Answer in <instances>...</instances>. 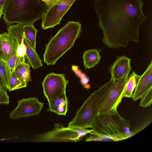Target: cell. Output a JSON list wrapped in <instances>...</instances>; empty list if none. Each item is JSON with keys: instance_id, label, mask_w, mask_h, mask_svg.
<instances>
[{"instance_id": "6da1fadb", "label": "cell", "mask_w": 152, "mask_h": 152, "mask_svg": "<svg viewBox=\"0 0 152 152\" xmlns=\"http://www.w3.org/2000/svg\"><path fill=\"white\" fill-rule=\"evenodd\" d=\"M141 0H96L95 11L102 29L103 42L109 48H125L139 42V29L146 18Z\"/></svg>"}, {"instance_id": "7a4b0ae2", "label": "cell", "mask_w": 152, "mask_h": 152, "mask_svg": "<svg viewBox=\"0 0 152 152\" xmlns=\"http://www.w3.org/2000/svg\"><path fill=\"white\" fill-rule=\"evenodd\" d=\"M130 123L117 111L99 115L93 124V131L85 141H117L128 138L133 135Z\"/></svg>"}, {"instance_id": "3957f363", "label": "cell", "mask_w": 152, "mask_h": 152, "mask_svg": "<svg viewBox=\"0 0 152 152\" xmlns=\"http://www.w3.org/2000/svg\"><path fill=\"white\" fill-rule=\"evenodd\" d=\"M47 9L42 0H6L3 18L7 26L15 23L34 25L42 18Z\"/></svg>"}, {"instance_id": "277c9868", "label": "cell", "mask_w": 152, "mask_h": 152, "mask_svg": "<svg viewBox=\"0 0 152 152\" xmlns=\"http://www.w3.org/2000/svg\"><path fill=\"white\" fill-rule=\"evenodd\" d=\"M81 31V25L79 22L68 21L46 45L43 54L44 62L48 65H54L73 46Z\"/></svg>"}, {"instance_id": "5b68a950", "label": "cell", "mask_w": 152, "mask_h": 152, "mask_svg": "<svg viewBox=\"0 0 152 152\" xmlns=\"http://www.w3.org/2000/svg\"><path fill=\"white\" fill-rule=\"evenodd\" d=\"M68 83L64 74L53 72L46 75L42 83L44 96L47 99V111L59 115H65L68 110V101L66 96Z\"/></svg>"}, {"instance_id": "8992f818", "label": "cell", "mask_w": 152, "mask_h": 152, "mask_svg": "<svg viewBox=\"0 0 152 152\" xmlns=\"http://www.w3.org/2000/svg\"><path fill=\"white\" fill-rule=\"evenodd\" d=\"M112 79L95 90L78 109L75 117L68 124V127L79 128H92L97 117L99 106L110 86Z\"/></svg>"}, {"instance_id": "52a82bcc", "label": "cell", "mask_w": 152, "mask_h": 152, "mask_svg": "<svg viewBox=\"0 0 152 152\" xmlns=\"http://www.w3.org/2000/svg\"><path fill=\"white\" fill-rule=\"evenodd\" d=\"M51 131L39 135L35 140L37 142H76L88 134H91L93 129L65 127L59 124H54Z\"/></svg>"}, {"instance_id": "ba28073f", "label": "cell", "mask_w": 152, "mask_h": 152, "mask_svg": "<svg viewBox=\"0 0 152 152\" xmlns=\"http://www.w3.org/2000/svg\"><path fill=\"white\" fill-rule=\"evenodd\" d=\"M128 77L119 79H112L111 85L99 106L98 114L115 112L121 101Z\"/></svg>"}, {"instance_id": "9c48e42d", "label": "cell", "mask_w": 152, "mask_h": 152, "mask_svg": "<svg viewBox=\"0 0 152 152\" xmlns=\"http://www.w3.org/2000/svg\"><path fill=\"white\" fill-rule=\"evenodd\" d=\"M76 0H58L48 9L42 18V28L45 30L60 24L66 12Z\"/></svg>"}, {"instance_id": "30bf717a", "label": "cell", "mask_w": 152, "mask_h": 152, "mask_svg": "<svg viewBox=\"0 0 152 152\" xmlns=\"http://www.w3.org/2000/svg\"><path fill=\"white\" fill-rule=\"evenodd\" d=\"M18 102L17 106L10 113L11 119L38 115L44 105V103L40 102L36 97L23 98Z\"/></svg>"}, {"instance_id": "8fae6325", "label": "cell", "mask_w": 152, "mask_h": 152, "mask_svg": "<svg viewBox=\"0 0 152 152\" xmlns=\"http://www.w3.org/2000/svg\"><path fill=\"white\" fill-rule=\"evenodd\" d=\"M130 61V59L125 56L117 58L110 68L111 78L116 80L128 77L131 70Z\"/></svg>"}, {"instance_id": "7c38bea8", "label": "cell", "mask_w": 152, "mask_h": 152, "mask_svg": "<svg viewBox=\"0 0 152 152\" xmlns=\"http://www.w3.org/2000/svg\"><path fill=\"white\" fill-rule=\"evenodd\" d=\"M152 87V61L144 73L140 76L132 97L134 101L140 99L145 93Z\"/></svg>"}, {"instance_id": "4fadbf2b", "label": "cell", "mask_w": 152, "mask_h": 152, "mask_svg": "<svg viewBox=\"0 0 152 152\" xmlns=\"http://www.w3.org/2000/svg\"><path fill=\"white\" fill-rule=\"evenodd\" d=\"M0 35L2 41L3 60L6 62L10 57L16 54L19 44L14 38L7 32L0 34Z\"/></svg>"}, {"instance_id": "5bb4252c", "label": "cell", "mask_w": 152, "mask_h": 152, "mask_svg": "<svg viewBox=\"0 0 152 152\" xmlns=\"http://www.w3.org/2000/svg\"><path fill=\"white\" fill-rule=\"evenodd\" d=\"M23 42L26 47L25 62L34 69H36L42 66L41 59L36 50H34L29 41L25 37L23 38Z\"/></svg>"}, {"instance_id": "9a60e30c", "label": "cell", "mask_w": 152, "mask_h": 152, "mask_svg": "<svg viewBox=\"0 0 152 152\" xmlns=\"http://www.w3.org/2000/svg\"><path fill=\"white\" fill-rule=\"evenodd\" d=\"M83 58L85 69L91 68L99 62L101 59L99 51L96 49L86 50L83 53Z\"/></svg>"}, {"instance_id": "2e32d148", "label": "cell", "mask_w": 152, "mask_h": 152, "mask_svg": "<svg viewBox=\"0 0 152 152\" xmlns=\"http://www.w3.org/2000/svg\"><path fill=\"white\" fill-rule=\"evenodd\" d=\"M140 77V75L133 71L128 77L123 94V97H132L133 91L136 86Z\"/></svg>"}, {"instance_id": "e0dca14e", "label": "cell", "mask_w": 152, "mask_h": 152, "mask_svg": "<svg viewBox=\"0 0 152 152\" xmlns=\"http://www.w3.org/2000/svg\"><path fill=\"white\" fill-rule=\"evenodd\" d=\"M30 67L28 64L22 62L20 63L15 69L18 77L21 80L27 83L31 80Z\"/></svg>"}, {"instance_id": "ac0fdd59", "label": "cell", "mask_w": 152, "mask_h": 152, "mask_svg": "<svg viewBox=\"0 0 152 152\" xmlns=\"http://www.w3.org/2000/svg\"><path fill=\"white\" fill-rule=\"evenodd\" d=\"M11 71L7 62L0 59V80L3 88L8 90Z\"/></svg>"}, {"instance_id": "d6986e66", "label": "cell", "mask_w": 152, "mask_h": 152, "mask_svg": "<svg viewBox=\"0 0 152 152\" xmlns=\"http://www.w3.org/2000/svg\"><path fill=\"white\" fill-rule=\"evenodd\" d=\"M23 29L25 37L29 41L32 48L36 50V39L38 31L34 25H23Z\"/></svg>"}, {"instance_id": "ffe728a7", "label": "cell", "mask_w": 152, "mask_h": 152, "mask_svg": "<svg viewBox=\"0 0 152 152\" xmlns=\"http://www.w3.org/2000/svg\"><path fill=\"white\" fill-rule=\"evenodd\" d=\"M27 86V83L23 81L17 76L15 70L11 71L8 90L10 91L26 88Z\"/></svg>"}, {"instance_id": "44dd1931", "label": "cell", "mask_w": 152, "mask_h": 152, "mask_svg": "<svg viewBox=\"0 0 152 152\" xmlns=\"http://www.w3.org/2000/svg\"><path fill=\"white\" fill-rule=\"evenodd\" d=\"M139 106L143 107L150 106L152 102V87L149 88L140 98Z\"/></svg>"}, {"instance_id": "7402d4cb", "label": "cell", "mask_w": 152, "mask_h": 152, "mask_svg": "<svg viewBox=\"0 0 152 152\" xmlns=\"http://www.w3.org/2000/svg\"><path fill=\"white\" fill-rule=\"evenodd\" d=\"M72 69L75 74L80 78V83L84 87L89 82V78L79 69V67L78 66L75 65H72Z\"/></svg>"}, {"instance_id": "603a6c76", "label": "cell", "mask_w": 152, "mask_h": 152, "mask_svg": "<svg viewBox=\"0 0 152 152\" xmlns=\"http://www.w3.org/2000/svg\"><path fill=\"white\" fill-rule=\"evenodd\" d=\"M23 38L17 48L16 55L22 60L23 62H25L26 47L23 42Z\"/></svg>"}, {"instance_id": "cb8c5ba5", "label": "cell", "mask_w": 152, "mask_h": 152, "mask_svg": "<svg viewBox=\"0 0 152 152\" xmlns=\"http://www.w3.org/2000/svg\"><path fill=\"white\" fill-rule=\"evenodd\" d=\"M22 62L16 54L10 57L6 62L10 71L12 72L15 70V67L20 63Z\"/></svg>"}, {"instance_id": "d4e9b609", "label": "cell", "mask_w": 152, "mask_h": 152, "mask_svg": "<svg viewBox=\"0 0 152 152\" xmlns=\"http://www.w3.org/2000/svg\"><path fill=\"white\" fill-rule=\"evenodd\" d=\"M9 103V97L6 90L3 88H0V104H7Z\"/></svg>"}, {"instance_id": "484cf974", "label": "cell", "mask_w": 152, "mask_h": 152, "mask_svg": "<svg viewBox=\"0 0 152 152\" xmlns=\"http://www.w3.org/2000/svg\"><path fill=\"white\" fill-rule=\"evenodd\" d=\"M47 5L48 9L49 8L55 4L58 0H42Z\"/></svg>"}, {"instance_id": "4316f807", "label": "cell", "mask_w": 152, "mask_h": 152, "mask_svg": "<svg viewBox=\"0 0 152 152\" xmlns=\"http://www.w3.org/2000/svg\"><path fill=\"white\" fill-rule=\"evenodd\" d=\"M3 53L2 48V39L0 35V59L3 60Z\"/></svg>"}, {"instance_id": "83f0119b", "label": "cell", "mask_w": 152, "mask_h": 152, "mask_svg": "<svg viewBox=\"0 0 152 152\" xmlns=\"http://www.w3.org/2000/svg\"><path fill=\"white\" fill-rule=\"evenodd\" d=\"M6 0H0V9L3 8Z\"/></svg>"}, {"instance_id": "f1b7e54d", "label": "cell", "mask_w": 152, "mask_h": 152, "mask_svg": "<svg viewBox=\"0 0 152 152\" xmlns=\"http://www.w3.org/2000/svg\"><path fill=\"white\" fill-rule=\"evenodd\" d=\"M3 8L0 9V18H1L2 15H3Z\"/></svg>"}, {"instance_id": "f546056e", "label": "cell", "mask_w": 152, "mask_h": 152, "mask_svg": "<svg viewBox=\"0 0 152 152\" xmlns=\"http://www.w3.org/2000/svg\"><path fill=\"white\" fill-rule=\"evenodd\" d=\"M84 88L86 89H89L91 88L89 84H87Z\"/></svg>"}, {"instance_id": "4dcf8cb0", "label": "cell", "mask_w": 152, "mask_h": 152, "mask_svg": "<svg viewBox=\"0 0 152 152\" xmlns=\"http://www.w3.org/2000/svg\"><path fill=\"white\" fill-rule=\"evenodd\" d=\"M11 138H8V139H0V141H3V140H8V139H10Z\"/></svg>"}, {"instance_id": "1f68e13d", "label": "cell", "mask_w": 152, "mask_h": 152, "mask_svg": "<svg viewBox=\"0 0 152 152\" xmlns=\"http://www.w3.org/2000/svg\"><path fill=\"white\" fill-rule=\"evenodd\" d=\"M0 88H3L2 84L1 83V82L0 80Z\"/></svg>"}]
</instances>
